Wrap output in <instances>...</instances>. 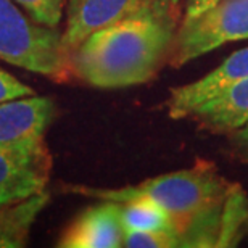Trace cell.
<instances>
[{"label": "cell", "mask_w": 248, "mask_h": 248, "mask_svg": "<svg viewBox=\"0 0 248 248\" xmlns=\"http://www.w3.org/2000/svg\"><path fill=\"white\" fill-rule=\"evenodd\" d=\"M174 8L165 5L92 32L69 52L71 74L98 89L150 81L170 62L177 32Z\"/></svg>", "instance_id": "cell-1"}, {"label": "cell", "mask_w": 248, "mask_h": 248, "mask_svg": "<svg viewBox=\"0 0 248 248\" xmlns=\"http://www.w3.org/2000/svg\"><path fill=\"white\" fill-rule=\"evenodd\" d=\"M64 188L66 192L97 198L100 202H150L174 216L186 229L193 217L224 203L229 195L226 181L210 163H200L190 170L170 172L121 188H95L86 186H66Z\"/></svg>", "instance_id": "cell-2"}, {"label": "cell", "mask_w": 248, "mask_h": 248, "mask_svg": "<svg viewBox=\"0 0 248 248\" xmlns=\"http://www.w3.org/2000/svg\"><path fill=\"white\" fill-rule=\"evenodd\" d=\"M0 60L53 81H66L71 74L58 29L36 23L13 0H0Z\"/></svg>", "instance_id": "cell-3"}, {"label": "cell", "mask_w": 248, "mask_h": 248, "mask_svg": "<svg viewBox=\"0 0 248 248\" xmlns=\"http://www.w3.org/2000/svg\"><path fill=\"white\" fill-rule=\"evenodd\" d=\"M248 39V0H221L177 29L170 63L182 66L224 44Z\"/></svg>", "instance_id": "cell-4"}, {"label": "cell", "mask_w": 248, "mask_h": 248, "mask_svg": "<svg viewBox=\"0 0 248 248\" xmlns=\"http://www.w3.org/2000/svg\"><path fill=\"white\" fill-rule=\"evenodd\" d=\"M165 5L172 3L168 0H68L63 46L73 52L98 29Z\"/></svg>", "instance_id": "cell-5"}, {"label": "cell", "mask_w": 248, "mask_h": 248, "mask_svg": "<svg viewBox=\"0 0 248 248\" xmlns=\"http://www.w3.org/2000/svg\"><path fill=\"white\" fill-rule=\"evenodd\" d=\"M50 170L47 145L34 150L0 147V206L46 192Z\"/></svg>", "instance_id": "cell-6"}, {"label": "cell", "mask_w": 248, "mask_h": 248, "mask_svg": "<svg viewBox=\"0 0 248 248\" xmlns=\"http://www.w3.org/2000/svg\"><path fill=\"white\" fill-rule=\"evenodd\" d=\"M55 102L50 97L29 95L0 103V147H46V132L55 118Z\"/></svg>", "instance_id": "cell-7"}, {"label": "cell", "mask_w": 248, "mask_h": 248, "mask_svg": "<svg viewBox=\"0 0 248 248\" xmlns=\"http://www.w3.org/2000/svg\"><path fill=\"white\" fill-rule=\"evenodd\" d=\"M242 79H248V48L234 52L219 66L195 82L172 89L168 100V113L172 120L190 116L200 103L210 100Z\"/></svg>", "instance_id": "cell-8"}, {"label": "cell", "mask_w": 248, "mask_h": 248, "mask_svg": "<svg viewBox=\"0 0 248 248\" xmlns=\"http://www.w3.org/2000/svg\"><path fill=\"white\" fill-rule=\"evenodd\" d=\"M124 242L121 203L102 200L84 210L58 240L62 248H120Z\"/></svg>", "instance_id": "cell-9"}, {"label": "cell", "mask_w": 248, "mask_h": 248, "mask_svg": "<svg viewBox=\"0 0 248 248\" xmlns=\"http://www.w3.org/2000/svg\"><path fill=\"white\" fill-rule=\"evenodd\" d=\"M190 116L217 132H235L248 124V79L232 84L210 100L200 103Z\"/></svg>", "instance_id": "cell-10"}, {"label": "cell", "mask_w": 248, "mask_h": 248, "mask_svg": "<svg viewBox=\"0 0 248 248\" xmlns=\"http://www.w3.org/2000/svg\"><path fill=\"white\" fill-rule=\"evenodd\" d=\"M48 202L50 193L46 190L23 202L0 206V248L26 247L34 221Z\"/></svg>", "instance_id": "cell-11"}, {"label": "cell", "mask_w": 248, "mask_h": 248, "mask_svg": "<svg viewBox=\"0 0 248 248\" xmlns=\"http://www.w3.org/2000/svg\"><path fill=\"white\" fill-rule=\"evenodd\" d=\"M121 221L124 231H163L177 234L184 242L186 227L174 216L158 205L145 200L121 203Z\"/></svg>", "instance_id": "cell-12"}, {"label": "cell", "mask_w": 248, "mask_h": 248, "mask_svg": "<svg viewBox=\"0 0 248 248\" xmlns=\"http://www.w3.org/2000/svg\"><path fill=\"white\" fill-rule=\"evenodd\" d=\"M123 247L127 248H172L184 247L182 237L163 231H124Z\"/></svg>", "instance_id": "cell-13"}, {"label": "cell", "mask_w": 248, "mask_h": 248, "mask_svg": "<svg viewBox=\"0 0 248 248\" xmlns=\"http://www.w3.org/2000/svg\"><path fill=\"white\" fill-rule=\"evenodd\" d=\"M34 21L47 28H58L66 0H15Z\"/></svg>", "instance_id": "cell-14"}, {"label": "cell", "mask_w": 248, "mask_h": 248, "mask_svg": "<svg viewBox=\"0 0 248 248\" xmlns=\"http://www.w3.org/2000/svg\"><path fill=\"white\" fill-rule=\"evenodd\" d=\"M29 95H34V91L31 87L16 79L13 74L0 68V103Z\"/></svg>", "instance_id": "cell-15"}, {"label": "cell", "mask_w": 248, "mask_h": 248, "mask_svg": "<svg viewBox=\"0 0 248 248\" xmlns=\"http://www.w3.org/2000/svg\"><path fill=\"white\" fill-rule=\"evenodd\" d=\"M221 0H187L186 5V15L182 21H190V19L198 18L200 15L208 12L211 7H215Z\"/></svg>", "instance_id": "cell-16"}, {"label": "cell", "mask_w": 248, "mask_h": 248, "mask_svg": "<svg viewBox=\"0 0 248 248\" xmlns=\"http://www.w3.org/2000/svg\"><path fill=\"white\" fill-rule=\"evenodd\" d=\"M234 139H235V142L244 148V150L248 152V124H245L244 127L237 129Z\"/></svg>", "instance_id": "cell-17"}, {"label": "cell", "mask_w": 248, "mask_h": 248, "mask_svg": "<svg viewBox=\"0 0 248 248\" xmlns=\"http://www.w3.org/2000/svg\"><path fill=\"white\" fill-rule=\"evenodd\" d=\"M168 2H170V3H172V5H177V3L181 2V0H168Z\"/></svg>", "instance_id": "cell-18"}]
</instances>
